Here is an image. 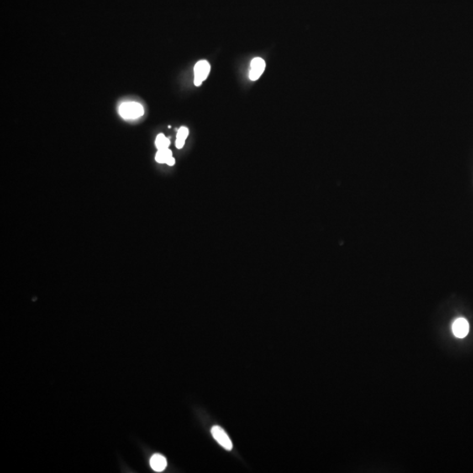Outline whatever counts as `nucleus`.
<instances>
[{
  "instance_id": "obj_6",
  "label": "nucleus",
  "mask_w": 473,
  "mask_h": 473,
  "mask_svg": "<svg viewBox=\"0 0 473 473\" xmlns=\"http://www.w3.org/2000/svg\"><path fill=\"white\" fill-rule=\"evenodd\" d=\"M151 467L155 471H162L167 467V459L160 454H154L150 459Z\"/></svg>"
},
{
  "instance_id": "obj_1",
  "label": "nucleus",
  "mask_w": 473,
  "mask_h": 473,
  "mask_svg": "<svg viewBox=\"0 0 473 473\" xmlns=\"http://www.w3.org/2000/svg\"><path fill=\"white\" fill-rule=\"evenodd\" d=\"M119 114L125 119H136L144 114V108L139 102H126L119 107Z\"/></svg>"
},
{
  "instance_id": "obj_9",
  "label": "nucleus",
  "mask_w": 473,
  "mask_h": 473,
  "mask_svg": "<svg viewBox=\"0 0 473 473\" xmlns=\"http://www.w3.org/2000/svg\"><path fill=\"white\" fill-rule=\"evenodd\" d=\"M169 145H170V140L167 138L166 136L162 134V133H160V134L157 136L155 146H156L158 150L169 148Z\"/></svg>"
},
{
  "instance_id": "obj_5",
  "label": "nucleus",
  "mask_w": 473,
  "mask_h": 473,
  "mask_svg": "<svg viewBox=\"0 0 473 473\" xmlns=\"http://www.w3.org/2000/svg\"><path fill=\"white\" fill-rule=\"evenodd\" d=\"M470 326L464 318H458L452 324V332L457 338H463L467 336Z\"/></svg>"
},
{
  "instance_id": "obj_2",
  "label": "nucleus",
  "mask_w": 473,
  "mask_h": 473,
  "mask_svg": "<svg viewBox=\"0 0 473 473\" xmlns=\"http://www.w3.org/2000/svg\"><path fill=\"white\" fill-rule=\"evenodd\" d=\"M211 71V65L207 60H199L195 66L194 72H195V85L196 86H200L202 85V81L208 77L209 74Z\"/></svg>"
},
{
  "instance_id": "obj_10",
  "label": "nucleus",
  "mask_w": 473,
  "mask_h": 473,
  "mask_svg": "<svg viewBox=\"0 0 473 473\" xmlns=\"http://www.w3.org/2000/svg\"><path fill=\"white\" fill-rule=\"evenodd\" d=\"M175 159H174V157H172V158H171V159L169 160V162L167 163V164H168L169 166H173V165H175Z\"/></svg>"
},
{
  "instance_id": "obj_7",
  "label": "nucleus",
  "mask_w": 473,
  "mask_h": 473,
  "mask_svg": "<svg viewBox=\"0 0 473 473\" xmlns=\"http://www.w3.org/2000/svg\"><path fill=\"white\" fill-rule=\"evenodd\" d=\"M188 135H189V129H188L187 127H182L178 130L176 141H175V146H176L178 149H181V148H183L185 140L187 139Z\"/></svg>"
},
{
  "instance_id": "obj_4",
  "label": "nucleus",
  "mask_w": 473,
  "mask_h": 473,
  "mask_svg": "<svg viewBox=\"0 0 473 473\" xmlns=\"http://www.w3.org/2000/svg\"><path fill=\"white\" fill-rule=\"evenodd\" d=\"M265 69V60L262 58H254L251 63V70L249 76L252 81H256L262 75Z\"/></svg>"
},
{
  "instance_id": "obj_8",
  "label": "nucleus",
  "mask_w": 473,
  "mask_h": 473,
  "mask_svg": "<svg viewBox=\"0 0 473 473\" xmlns=\"http://www.w3.org/2000/svg\"><path fill=\"white\" fill-rule=\"evenodd\" d=\"M172 157V151L169 150V148H166V149L158 150L156 156H155V160H156L157 162L166 163L167 164Z\"/></svg>"
},
{
  "instance_id": "obj_3",
  "label": "nucleus",
  "mask_w": 473,
  "mask_h": 473,
  "mask_svg": "<svg viewBox=\"0 0 473 473\" xmlns=\"http://www.w3.org/2000/svg\"><path fill=\"white\" fill-rule=\"evenodd\" d=\"M211 434L213 436L215 439L217 441V443L220 444L221 446L223 447L227 450H231L232 449V443L228 435L226 434L225 431L219 426H214L211 428Z\"/></svg>"
}]
</instances>
